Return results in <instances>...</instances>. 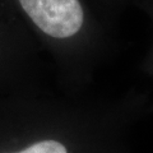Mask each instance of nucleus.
<instances>
[{"instance_id":"nucleus-1","label":"nucleus","mask_w":153,"mask_h":153,"mask_svg":"<svg viewBox=\"0 0 153 153\" xmlns=\"http://www.w3.org/2000/svg\"><path fill=\"white\" fill-rule=\"evenodd\" d=\"M23 10L46 35L55 38L74 36L83 25L79 0H19Z\"/></svg>"},{"instance_id":"nucleus-2","label":"nucleus","mask_w":153,"mask_h":153,"mask_svg":"<svg viewBox=\"0 0 153 153\" xmlns=\"http://www.w3.org/2000/svg\"><path fill=\"white\" fill-rule=\"evenodd\" d=\"M17 153H68L66 148L56 140H42Z\"/></svg>"}]
</instances>
